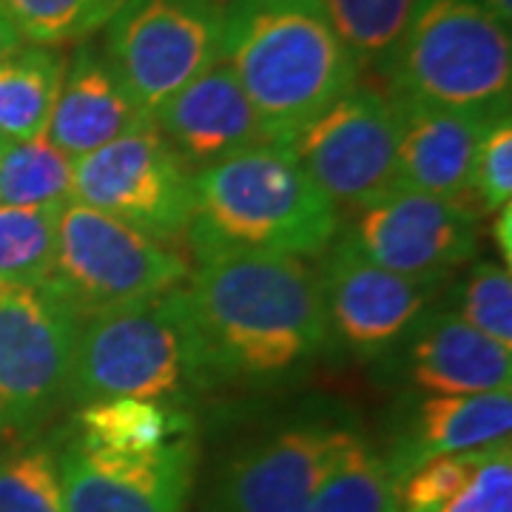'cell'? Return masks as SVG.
I'll use <instances>...</instances> for the list:
<instances>
[{"instance_id":"obj_2","label":"cell","mask_w":512,"mask_h":512,"mask_svg":"<svg viewBox=\"0 0 512 512\" xmlns=\"http://www.w3.org/2000/svg\"><path fill=\"white\" fill-rule=\"evenodd\" d=\"M222 63L254 106L268 143H285L359 83V66L322 0H231Z\"/></svg>"},{"instance_id":"obj_13","label":"cell","mask_w":512,"mask_h":512,"mask_svg":"<svg viewBox=\"0 0 512 512\" xmlns=\"http://www.w3.org/2000/svg\"><path fill=\"white\" fill-rule=\"evenodd\" d=\"M439 282L384 271L348 239L330 245L319 274L328 339L362 359L382 356L419 322Z\"/></svg>"},{"instance_id":"obj_27","label":"cell","mask_w":512,"mask_h":512,"mask_svg":"<svg viewBox=\"0 0 512 512\" xmlns=\"http://www.w3.org/2000/svg\"><path fill=\"white\" fill-rule=\"evenodd\" d=\"M0 512H66L57 456L49 444L0 456Z\"/></svg>"},{"instance_id":"obj_25","label":"cell","mask_w":512,"mask_h":512,"mask_svg":"<svg viewBox=\"0 0 512 512\" xmlns=\"http://www.w3.org/2000/svg\"><path fill=\"white\" fill-rule=\"evenodd\" d=\"M74 160L46 134L29 143H0V205L72 202Z\"/></svg>"},{"instance_id":"obj_8","label":"cell","mask_w":512,"mask_h":512,"mask_svg":"<svg viewBox=\"0 0 512 512\" xmlns=\"http://www.w3.org/2000/svg\"><path fill=\"white\" fill-rule=\"evenodd\" d=\"M399 117L390 94L353 86L282 146L333 208L359 214L393 194Z\"/></svg>"},{"instance_id":"obj_14","label":"cell","mask_w":512,"mask_h":512,"mask_svg":"<svg viewBox=\"0 0 512 512\" xmlns=\"http://www.w3.org/2000/svg\"><path fill=\"white\" fill-rule=\"evenodd\" d=\"M353 430L296 421L251 441L217 478L211 512H305Z\"/></svg>"},{"instance_id":"obj_22","label":"cell","mask_w":512,"mask_h":512,"mask_svg":"<svg viewBox=\"0 0 512 512\" xmlns=\"http://www.w3.org/2000/svg\"><path fill=\"white\" fill-rule=\"evenodd\" d=\"M305 512H402L399 478L382 453L350 433Z\"/></svg>"},{"instance_id":"obj_5","label":"cell","mask_w":512,"mask_h":512,"mask_svg":"<svg viewBox=\"0 0 512 512\" xmlns=\"http://www.w3.org/2000/svg\"><path fill=\"white\" fill-rule=\"evenodd\" d=\"M180 288L80 322L69 402H180L197 387Z\"/></svg>"},{"instance_id":"obj_36","label":"cell","mask_w":512,"mask_h":512,"mask_svg":"<svg viewBox=\"0 0 512 512\" xmlns=\"http://www.w3.org/2000/svg\"><path fill=\"white\" fill-rule=\"evenodd\" d=\"M217 3H222V6H225V3H231V0H217Z\"/></svg>"},{"instance_id":"obj_19","label":"cell","mask_w":512,"mask_h":512,"mask_svg":"<svg viewBox=\"0 0 512 512\" xmlns=\"http://www.w3.org/2000/svg\"><path fill=\"white\" fill-rule=\"evenodd\" d=\"M504 439H512V390L424 396L407 413L384 458L402 487L404 478L430 458L484 450Z\"/></svg>"},{"instance_id":"obj_4","label":"cell","mask_w":512,"mask_h":512,"mask_svg":"<svg viewBox=\"0 0 512 512\" xmlns=\"http://www.w3.org/2000/svg\"><path fill=\"white\" fill-rule=\"evenodd\" d=\"M384 80L396 100L510 111V26L484 0H416Z\"/></svg>"},{"instance_id":"obj_21","label":"cell","mask_w":512,"mask_h":512,"mask_svg":"<svg viewBox=\"0 0 512 512\" xmlns=\"http://www.w3.org/2000/svg\"><path fill=\"white\" fill-rule=\"evenodd\" d=\"M66 60L52 46H18L0 60V143H29L46 134Z\"/></svg>"},{"instance_id":"obj_33","label":"cell","mask_w":512,"mask_h":512,"mask_svg":"<svg viewBox=\"0 0 512 512\" xmlns=\"http://www.w3.org/2000/svg\"><path fill=\"white\" fill-rule=\"evenodd\" d=\"M18 46H23V40H20L18 29L12 26V20L3 15V9H0V60L3 57H9Z\"/></svg>"},{"instance_id":"obj_18","label":"cell","mask_w":512,"mask_h":512,"mask_svg":"<svg viewBox=\"0 0 512 512\" xmlns=\"http://www.w3.org/2000/svg\"><path fill=\"white\" fill-rule=\"evenodd\" d=\"M404 373L430 396L512 390V348L470 328L458 313H421L407 330Z\"/></svg>"},{"instance_id":"obj_23","label":"cell","mask_w":512,"mask_h":512,"mask_svg":"<svg viewBox=\"0 0 512 512\" xmlns=\"http://www.w3.org/2000/svg\"><path fill=\"white\" fill-rule=\"evenodd\" d=\"M60 211L63 205H0V291L49 282Z\"/></svg>"},{"instance_id":"obj_20","label":"cell","mask_w":512,"mask_h":512,"mask_svg":"<svg viewBox=\"0 0 512 512\" xmlns=\"http://www.w3.org/2000/svg\"><path fill=\"white\" fill-rule=\"evenodd\" d=\"M191 433L194 421L177 402L106 399L80 407L72 439L103 453L140 456Z\"/></svg>"},{"instance_id":"obj_34","label":"cell","mask_w":512,"mask_h":512,"mask_svg":"<svg viewBox=\"0 0 512 512\" xmlns=\"http://www.w3.org/2000/svg\"><path fill=\"white\" fill-rule=\"evenodd\" d=\"M487 3V9L493 12L495 18L501 20V23H507L510 26L512 20V0H484Z\"/></svg>"},{"instance_id":"obj_35","label":"cell","mask_w":512,"mask_h":512,"mask_svg":"<svg viewBox=\"0 0 512 512\" xmlns=\"http://www.w3.org/2000/svg\"><path fill=\"white\" fill-rule=\"evenodd\" d=\"M6 439H9V433H6V427H3V421H0V444Z\"/></svg>"},{"instance_id":"obj_1","label":"cell","mask_w":512,"mask_h":512,"mask_svg":"<svg viewBox=\"0 0 512 512\" xmlns=\"http://www.w3.org/2000/svg\"><path fill=\"white\" fill-rule=\"evenodd\" d=\"M180 288L197 387L276 379L328 342L319 274L296 256L197 262Z\"/></svg>"},{"instance_id":"obj_32","label":"cell","mask_w":512,"mask_h":512,"mask_svg":"<svg viewBox=\"0 0 512 512\" xmlns=\"http://www.w3.org/2000/svg\"><path fill=\"white\" fill-rule=\"evenodd\" d=\"M498 217H495V225H493V237H495V245H498V251L504 254V265L510 268V259H512V239H510V231H512V202L510 205H504L501 211H495Z\"/></svg>"},{"instance_id":"obj_15","label":"cell","mask_w":512,"mask_h":512,"mask_svg":"<svg viewBox=\"0 0 512 512\" xmlns=\"http://www.w3.org/2000/svg\"><path fill=\"white\" fill-rule=\"evenodd\" d=\"M399 143H396V177L393 191L427 194L447 202L467 205L473 165L487 126L498 114L487 111L441 109L410 100H396Z\"/></svg>"},{"instance_id":"obj_7","label":"cell","mask_w":512,"mask_h":512,"mask_svg":"<svg viewBox=\"0 0 512 512\" xmlns=\"http://www.w3.org/2000/svg\"><path fill=\"white\" fill-rule=\"evenodd\" d=\"M103 29L100 52L148 114L222 57L217 0H123Z\"/></svg>"},{"instance_id":"obj_29","label":"cell","mask_w":512,"mask_h":512,"mask_svg":"<svg viewBox=\"0 0 512 512\" xmlns=\"http://www.w3.org/2000/svg\"><path fill=\"white\" fill-rule=\"evenodd\" d=\"M493 447L495 444L484 447V450H470V453H450V456L430 458L427 464H421L419 470H413L399 487L402 512L430 510V507L450 501L453 495L467 487V481L473 478V473L481 467V461Z\"/></svg>"},{"instance_id":"obj_16","label":"cell","mask_w":512,"mask_h":512,"mask_svg":"<svg viewBox=\"0 0 512 512\" xmlns=\"http://www.w3.org/2000/svg\"><path fill=\"white\" fill-rule=\"evenodd\" d=\"M151 120L188 171L211 168L268 143L254 106L222 60L171 94Z\"/></svg>"},{"instance_id":"obj_28","label":"cell","mask_w":512,"mask_h":512,"mask_svg":"<svg viewBox=\"0 0 512 512\" xmlns=\"http://www.w3.org/2000/svg\"><path fill=\"white\" fill-rule=\"evenodd\" d=\"M458 316L490 336L493 342L512 348V276L507 265L481 259L467 274L458 296Z\"/></svg>"},{"instance_id":"obj_31","label":"cell","mask_w":512,"mask_h":512,"mask_svg":"<svg viewBox=\"0 0 512 512\" xmlns=\"http://www.w3.org/2000/svg\"><path fill=\"white\" fill-rule=\"evenodd\" d=\"M421 512H512V441L495 444L461 493Z\"/></svg>"},{"instance_id":"obj_17","label":"cell","mask_w":512,"mask_h":512,"mask_svg":"<svg viewBox=\"0 0 512 512\" xmlns=\"http://www.w3.org/2000/svg\"><path fill=\"white\" fill-rule=\"evenodd\" d=\"M151 126V114L126 92L100 46L89 40L77 43L74 55L66 60L46 140L69 160H80L123 134Z\"/></svg>"},{"instance_id":"obj_11","label":"cell","mask_w":512,"mask_h":512,"mask_svg":"<svg viewBox=\"0 0 512 512\" xmlns=\"http://www.w3.org/2000/svg\"><path fill=\"white\" fill-rule=\"evenodd\" d=\"M384 271L407 279H441L478 254V214L461 202L393 191L353 214L348 237Z\"/></svg>"},{"instance_id":"obj_24","label":"cell","mask_w":512,"mask_h":512,"mask_svg":"<svg viewBox=\"0 0 512 512\" xmlns=\"http://www.w3.org/2000/svg\"><path fill=\"white\" fill-rule=\"evenodd\" d=\"M416 0H322L359 74H387Z\"/></svg>"},{"instance_id":"obj_12","label":"cell","mask_w":512,"mask_h":512,"mask_svg":"<svg viewBox=\"0 0 512 512\" xmlns=\"http://www.w3.org/2000/svg\"><path fill=\"white\" fill-rule=\"evenodd\" d=\"M55 456L66 512H185L200 447L191 433L154 453L120 456L69 439Z\"/></svg>"},{"instance_id":"obj_26","label":"cell","mask_w":512,"mask_h":512,"mask_svg":"<svg viewBox=\"0 0 512 512\" xmlns=\"http://www.w3.org/2000/svg\"><path fill=\"white\" fill-rule=\"evenodd\" d=\"M123 0H0L20 40L32 46L83 43L103 29Z\"/></svg>"},{"instance_id":"obj_3","label":"cell","mask_w":512,"mask_h":512,"mask_svg":"<svg viewBox=\"0 0 512 512\" xmlns=\"http://www.w3.org/2000/svg\"><path fill=\"white\" fill-rule=\"evenodd\" d=\"M336 231L339 211L282 143L194 171V214L185 237L197 262L222 256L311 259L328 251Z\"/></svg>"},{"instance_id":"obj_10","label":"cell","mask_w":512,"mask_h":512,"mask_svg":"<svg viewBox=\"0 0 512 512\" xmlns=\"http://www.w3.org/2000/svg\"><path fill=\"white\" fill-rule=\"evenodd\" d=\"M80 322L49 288L0 291V421L9 439L69 402Z\"/></svg>"},{"instance_id":"obj_30","label":"cell","mask_w":512,"mask_h":512,"mask_svg":"<svg viewBox=\"0 0 512 512\" xmlns=\"http://www.w3.org/2000/svg\"><path fill=\"white\" fill-rule=\"evenodd\" d=\"M470 194L481 202L484 214H495L512 197V117L510 111L498 114L487 126L478 146Z\"/></svg>"},{"instance_id":"obj_6","label":"cell","mask_w":512,"mask_h":512,"mask_svg":"<svg viewBox=\"0 0 512 512\" xmlns=\"http://www.w3.org/2000/svg\"><path fill=\"white\" fill-rule=\"evenodd\" d=\"M188 262L157 239L80 202H66L57 225V256L43 288L80 319L120 311L180 288Z\"/></svg>"},{"instance_id":"obj_9","label":"cell","mask_w":512,"mask_h":512,"mask_svg":"<svg viewBox=\"0 0 512 512\" xmlns=\"http://www.w3.org/2000/svg\"><path fill=\"white\" fill-rule=\"evenodd\" d=\"M72 202L168 245L188 234L194 171L154 126L131 131L74 160Z\"/></svg>"}]
</instances>
